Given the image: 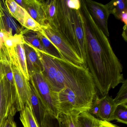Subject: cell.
Here are the masks:
<instances>
[{
    "label": "cell",
    "instance_id": "obj_4",
    "mask_svg": "<svg viewBox=\"0 0 127 127\" xmlns=\"http://www.w3.org/2000/svg\"><path fill=\"white\" fill-rule=\"evenodd\" d=\"M41 32L57 48L63 59L78 66H85L78 52L58 30L48 25L42 27Z\"/></svg>",
    "mask_w": 127,
    "mask_h": 127
},
{
    "label": "cell",
    "instance_id": "obj_34",
    "mask_svg": "<svg viewBox=\"0 0 127 127\" xmlns=\"http://www.w3.org/2000/svg\"><path fill=\"white\" fill-rule=\"evenodd\" d=\"M100 127H119L116 125H114L110 122L103 121L99 120Z\"/></svg>",
    "mask_w": 127,
    "mask_h": 127
},
{
    "label": "cell",
    "instance_id": "obj_10",
    "mask_svg": "<svg viewBox=\"0 0 127 127\" xmlns=\"http://www.w3.org/2000/svg\"><path fill=\"white\" fill-rule=\"evenodd\" d=\"M22 27L17 23L8 11L4 0H0V31L4 32L9 37L21 34Z\"/></svg>",
    "mask_w": 127,
    "mask_h": 127
},
{
    "label": "cell",
    "instance_id": "obj_11",
    "mask_svg": "<svg viewBox=\"0 0 127 127\" xmlns=\"http://www.w3.org/2000/svg\"><path fill=\"white\" fill-rule=\"evenodd\" d=\"M72 11L74 24V32L78 45L79 53L84 61L85 64L86 58L85 47V36L81 14L80 9L79 10L72 9Z\"/></svg>",
    "mask_w": 127,
    "mask_h": 127
},
{
    "label": "cell",
    "instance_id": "obj_29",
    "mask_svg": "<svg viewBox=\"0 0 127 127\" xmlns=\"http://www.w3.org/2000/svg\"><path fill=\"white\" fill-rule=\"evenodd\" d=\"M114 119L118 122L127 125V106H117L114 113Z\"/></svg>",
    "mask_w": 127,
    "mask_h": 127
},
{
    "label": "cell",
    "instance_id": "obj_17",
    "mask_svg": "<svg viewBox=\"0 0 127 127\" xmlns=\"http://www.w3.org/2000/svg\"><path fill=\"white\" fill-rule=\"evenodd\" d=\"M48 26L55 29L57 14V0H42Z\"/></svg>",
    "mask_w": 127,
    "mask_h": 127
},
{
    "label": "cell",
    "instance_id": "obj_18",
    "mask_svg": "<svg viewBox=\"0 0 127 127\" xmlns=\"http://www.w3.org/2000/svg\"><path fill=\"white\" fill-rule=\"evenodd\" d=\"M5 3L10 14L23 27L27 12L14 0H6Z\"/></svg>",
    "mask_w": 127,
    "mask_h": 127
},
{
    "label": "cell",
    "instance_id": "obj_23",
    "mask_svg": "<svg viewBox=\"0 0 127 127\" xmlns=\"http://www.w3.org/2000/svg\"><path fill=\"white\" fill-rule=\"evenodd\" d=\"M80 127H100L99 120L89 112H84L78 116Z\"/></svg>",
    "mask_w": 127,
    "mask_h": 127
},
{
    "label": "cell",
    "instance_id": "obj_36",
    "mask_svg": "<svg viewBox=\"0 0 127 127\" xmlns=\"http://www.w3.org/2000/svg\"><path fill=\"white\" fill-rule=\"evenodd\" d=\"M8 37H9L8 35L5 32L0 31V40L4 42L5 40Z\"/></svg>",
    "mask_w": 127,
    "mask_h": 127
},
{
    "label": "cell",
    "instance_id": "obj_26",
    "mask_svg": "<svg viewBox=\"0 0 127 127\" xmlns=\"http://www.w3.org/2000/svg\"><path fill=\"white\" fill-rule=\"evenodd\" d=\"M79 115H66L61 113L58 119L66 127H80L78 121Z\"/></svg>",
    "mask_w": 127,
    "mask_h": 127
},
{
    "label": "cell",
    "instance_id": "obj_1",
    "mask_svg": "<svg viewBox=\"0 0 127 127\" xmlns=\"http://www.w3.org/2000/svg\"><path fill=\"white\" fill-rule=\"evenodd\" d=\"M80 9L85 36V66L92 76L97 92L104 96L124 80L123 67L108 37L96 25L84 0Z\"/></svg>",
    "mask_w": 127,
    "mask_h": 127
},
{
    "label": "cell",
    "instance_id": "obj_35",
    "mask_svg": "<svg viewBox=\"0 0 127 127\" xmlns=\"http://www.w3.org/2000/svg\"><path fill=\"white\" fill-rule=\"evenodd\" d=\"M119 19L124 23L125 25L127 26V9L123 11L119 16Z\"/></svg>",
    "mask_w": 127,
    "mask_h": 127
},
{
    "label": "cell",
    "instance_id": "obj_30",
    "mask_svg": "<svg viewBox=\"0 0 127 127\" xmlns=\"http://www.w3.org/2000/svg\"><path fill=\"white\" fill-rule=\"evenodd\" d=\"M40 127H61V126L58 119L53 117L47 112Z\"/></svg>",
    "mask_w": 127,
    "mask_h": 127
},
{
    "label": "cell",
    "instance_id": "obj_7",
    "mask_svg": "<svg viewBox=\"0 0 127 127\" xmlns=\"http://www.w3.org/2000/svg\"><path fill=\"white\" fill-rule=\"evenodd\" d=\"M60 113L66 115H79L88 112L72 91L64 88L57 92Z\"/></svg>",
    "mask_w": 127,
    "mask_h": 127
},
{
    "label": "cell",
    "instance_id": "obj_31",
    "mask_svg": "<svg viewBox=\"0 0 127 127\" xmlns=\"http://www.w3.org/2000/svg\"><path fill=\"white\" fill-rule=\"evenodd\" d=\"M100 100V97L96 94L92 102L91 108L88 111L90 113L96 118L99 109Z\"/></svg>",
    "mask_w": 127,
    "mask_h": 127
},
{
    "label": "cell",
    "instance_id": "obj_15",
    "mask_svg": "<svg viewBox=\"0 0 127 127\" xmlns=\"http://www.w3.org/2000/svg\"><path fill=\"white\" fill-rule=\"evenodd\" d=\"M23 46L29 75L35 72H42L43 65L36 51L32 46L26 42Z\"/></svg>",
    "mask_w": 127,
    "mask_h": 127
},
{
    "label": "cell",
    "instance_id": "obj_12",
    "mask_svg": "<svg viewBox=\"0 0 127 127\" xmlns=\"http://www.w3.org/2000/svg\"><path fill=\"white\" fill-rule=\"evenodd\" d=\"M23 8L41 26H48L42 0H24Z\"/></svg>",
    "mask_w": 127,
    "mask_h": 127
},
{
    "label": "cell",
    "instance_id": "obj_33",
    "mask_svg": "<svg viewBox=\"0 0 127 127\" xmlns=\"http://www.w3.org/2000/svg\"><path fill=\"white\" fill-rule=\"evenodd\" d=\"M14 123L13 117L9 116L4 119L0 127H13Z\"/></svg>",
    "mask_w": 127,
    "mask_h": 127
},
{
    "label": "cell",
    "instance_id": "obj_24",
    "mask_svg": "<svg viewBox=\"0 0 127 127\" xmlns=\"http://www.w3.org/2000/svg\"><path fill=\"white\" fill-rule=\"evenodd\" d=\"M2 78L0 81V126L4 119L8 117V102L3 84Z\"/></svg>",
    "mask_w": 127,
    "mask_h": 127
},
{
    "label": "cell",
    "instance_id": "obj_25",
    "mask_svg": "<svg viewBox=\"0 0 127 127\" xmlns=\"http://www.w3.org/2000/svg\"><path fill=\"white\" fill-rule=\"evenodd\" d=\"M113 99L117 107L119 105L127 106V79H124L119 92Z\"/></svg>",
    "mask_w": 127,
    "mask_h": 127
},
{
    "label": "cell",
    "instance_id": "obj_3",
    "mask_svg": "<svg viewBox=\"0 0 127 127\" xmlns=\"http://www.w3.org/2000/svg\"><path fill=\"white\" fill-rule=\"evenodd\" d=\"M29 81L46 110L53 117L58 119L60 114L57 92L53 91L42 72L29 74Z\"/></svg>",
    "mask_w": 127,
    "mask_h": 127
},
{
    "label": "cell",
    "instance_id": "obj_9",
    "mask_svg": "<svg viewBox=\"0 0 127 127\" xmlns=\"http://www.w3.org/2000/svg\"><path fill=\"white\" fill-rule=\"evenodd\" d=\"M88 10L96 25L108 37V20L110 14L106 5L92 0H84Z\"/></svg>",
    "mask_w": 127,
    "mask_h": 127
},
{
    "label": "cell",
    "instance_id": "obj_28",
    "mask_svg": "<svg viewBox=\"0 0 127 127\" xmlns=\"http://www.w3.org/2000/svg\"><path fill=\"white\" fill-rule=\"evenodd\" d=\"M24 43L22 34H17L8 37L4 42L8 51L14 48L18 44H24Z\"/></svg>",
    "mask_w": 127,
    "mask_h": 127
},
{
    "label": "cell",
    "instance_id": "obj_2",
    "mask_svg": "<svg viewBox=\"0 0 127 127\" xmlns=\"http://www.w3.org/2000/svg\"><path fill=\"white\" fill-rule=\"evenodd\" d=\"M54 58L61 72L57 82L59 90L67 88L72 91L89 111L97 93L89 70L85 66H78L63 59Z\"/></svg>",
    "mask_w": 127,
    "mask_h": 127
},
{
    "label": "cell",
    "instance_id": "obj_39",
    "mask_svg": "<svg viewBox=\"0 0 127 127\" xmlns=\"http://www.w3.org/2000/svg\"><path fill=\"white\" fill-rule=\"evenodd\" d=\"M60 124H61V127H66L64 125H63V124L61 123V122H60Z\"/></svg>",
    "mask_w": 127,
    "mask_h": 127
},
{
    "label": "cell",
    "instance_id": "obj_13",
    "mask_svg": "<svg viewBox=\"0 0 127 127\" xmlns=\"http://www.w3.org/2000/svg\"><path fill=\"white\" fill-rule=\"evenodd\" d=\"M23 45L24 44H18L8 52L11 64L15 65L25 78L29 81Z\"/></svg>",
    "mask_w": 127,
    "mask_h": 127
},
{
    "label": "cell",
    "instance_id": "obj_6",
    "mask_svg": "<svg viewBox=\"0 0 127 127\" xmlns=\"http://www.w3.org/2000/svg\"><path fill=\"white\" fill-rule=\"evenodd\" d=\"M3 66L2 81L7 96L8 116L14 117L18 111L17 96L12 64L8 62L4 63Z\"/></svg>",
    "mask_w": 127,
    "mask_h": 127
},
{
    "label": "cell",
    "instance_id": "obj_37",
    "mask_svg": "<svg viewBox=\"0 0 127 127\" xmlns=\"http://www.w3.org/2000/svg\"><path fill=\"white\" fill-rule=\"evenodd\" d=\"M127 26L124 25L123 27V31L122 35L123 37L124 40L126 42L127 41Z\"/></svg>",
    "mask_w": 127,
    "mask_h": 127
},
{
    "label": "cell",
    "instance_id": "obj_14",
    "mask_svg": "<svg viewBox=\"0 0 127 127\" xmlns=\"http://www.w3.org/2000/svg\"><path fill=\"white\" fill-rule=\"evenodd\" d=\"M117 107L113 98L108 94L102 96L100 98L97 119L107 122L114 120V113Z\"/></svg>",
    "mask_w": 127,
    "mask_h": 127
},
{
    "label": "cell",
    "instance_id": "obj_27",
    "mask_svg": "<svg viewBox=\"0 0 127 127\" xmlns=\"http://www.w3.org/2000/svg\"><path fill=\"white\" fill-rule=\"evenodd\" d=\"M23 27L33 32H38L42 31V27L31 17L27 12L24 19Z\"/></svg>",
    "mask_w": 127,
    "mask_h": 127
},
{
    "label": "cell",
    "instance_id": "obj_16",
    "mask_svg": "<svg viewBox=\"0 0 127 127\" xmlns=\"http://www.w3.org/2000/svg\"><path fill=\"white\" fill-rule=\"evenodd\" d=\"M30 85L31 107L33 114L40 127L48 112L30 83Z\"/></svg>",
    "mask_w": 127,
    "mask_h": 127
},
{
    "label": "cell",
    "instance_id": "obj_8",
    "mask_svg": "<svg viewBox=\"0 0 127 127\" xmlns=\"http://www.w3.org/2000/svg\"><path fill=\"white\" fill-rule=\"evenodd\" d=\"M12 67L17 96L18 111H20L26 105L32 108L29 81L25 78L15 65L12 64Z\"/></svg>",
    "mask_w": 127,
    "mask_h": 127
},
{
    "label": "cell",
    "instance_id": "obj_5",
    "mask_svg": "<svg viewBox=\"0 0 127 127\" xmlns=\"http://www.w3.org/2000/svg\"><path fill=\"white\" fill-rule=\"evenodd\" d=\"M55 29L64 35L79 53L74 32L72 9L67 7L66 0H57Z\"/></svg>",
    "mask_w": 127,
    "mask_h": 127
},
{
    "label": "cell",
    "instance_id": "obj_21",
    "mask_svg": "<svg viewBox=\"0 0 127 127\" xmlns=\"http://www.w3.org/2000/svg\"><path fill=\"white\" fill-rule=\"evenodd\" d=\"M38 32L29 30L23 27L21 34L25 42L37 49L44 52L38 37Z\"/></svg>",
    "mask_w": 127,
    "mask_h": 127
},
{
    "label": "cell",
    "instance_id": "obj_40",
    "mask_svg": "<svg viewBox=\"0 0 127 127\" xmlns=\"http://www.w3.org/2000/svg\"><path fill=\"white\" fill-rule=\"evenodd\" d=\"M13 127H17V126H16V124H15V123H14V126H13Z\"/></svg>",
    "mask_w": 127,
    "mask_h": 127
},
{
    "label": "cell",
    "instance_id": "obj_22",
    "mask_svg": "<svg viewBox=\"0 0 127 127\" xmlns=\"http://www.w3.org/2000/svg\"><path fill=\"white\" fill-rule=\"evenodd\" d=\"M127 0H112L106 6L110 14H113L116 18L119 19L120 14L127 9Z\"/></svg>",
    "mask_w": 127,
    "mask_h": 127
},
{
    "label": "cell",
    "instance_id": "obj_32",
    "mask_svg": "<svg viewBox=\"0 0 127 127\" xmlns=\"http://www.w3.org/2000/svg\"><path fill=\"white\" fill-rule=\"evenodd\" d=\"M66 4L69 8L79 10L81 8V0H66Z\"/></svg>",
    "mask_w": 127,
    "mask_h": 127
},
{
    "label": "cell",
    "instance_id": "obj_20",
    "mask_svg": "<svg viewBox=\"0 0 127 127\" xmlns=\"http://www.w3.org/2000/svg\"><path fill=\"white\" fill-rule=\"evenodd\" d=\"M38 34L44 52L52 57L57 58L63 59L57 48L41 32H38Z\"/></svg>",
    "mask_w": 127,
    "mask_h": 127
},
{
    "label": "cell",
    "instance_id": "obj_38",
    "mask_svg": "<svg viewBox=\"0 0 127 127\" xmlns=\"http://www.w3.org/2000/svg\"><path fill=\"white\" fill-rule=\"evenodd\" d=\"M3 75V67L2 62L0 61V81L2 78Z\"/></svg>",
    "mask_w": 127,
    "mask_h": 127
},
{
    "label": "cell",
    "instance_id": "obj_19",
    "mask_svg": "<svg viewBox=\"0 0 127 127\" xmlns=\"http://www.w3.org/2000/svg\"><path fill=\"white\" fill-rule=\"evenodd\" d=\"M20 112V120L24 127H40L29 105H26Z\"/></svg>",
    "mask_w": 127,
    "mask_h": 127
}]
</instances>
